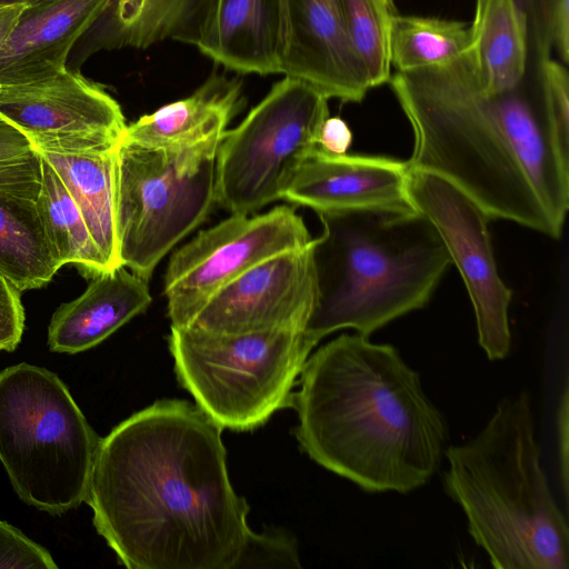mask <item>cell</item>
Listing matches in <instances>:
<instances>
[{
    "label": "cell",
    "mask_w": 569,
    "mask_h": 569,
    "mask_svg": "<svg viewBox=\"0 0 569 569\" xmlns=\"http://www.w3.org/2000/svg\"><path fill=\"white\" fill-rule=\"evenodd\" d=\"M532 73L488 92L465 53L395 72L389 83L413 132L410 169L450 181L490 218L559 238L569 210V77L552 57Z\"/></svg>",
    "instance_id": "1"
},
{
    "label": "cell",
    "mask_w": 569,
    "mask_h": 569,
    "mask_svg": "<svg viewBox=\"0 0 569 569\" xmlns=\"http://www.w3.org/2000/svg\"><path fill=\"white\" fill-rule=\"evenodd\" d=\"M221 428L186 401L161 400L100 439L86 503L130 569H233L249 506L233 490Z\"/></svg>",
    "instance_id": "2"
},
{
    "label": "cell",
    "mask_w": 569,
    "mask_h": 569,
    "mask_svg": "<svg viewBox=\"0 0 569 569\" xmlns=\"http://www.w3.org/2000/svg\"><path fill=\"white\" fill-rule=\"evenodd\" d=\"M300 376L296 437L315 462L370 493H409L439 470L447 421L395 346L342 333Z\"/></svg>",
    "instance_id": "3"
},
{
    "label": "cell",
    "mask_w": 569,
    "mask_h": 569,
    "mask_svg": "<svg viewBox=\"0 0 569 569\" xmlns=\"http://www.w3.org/2000/svg\"><path fill=\"white\" fill-rule=\"evenodd\" d=\"M445 457L443 489L492 567L568 569V520L541 465L527 390L501 400L480 431Z\"/></svg>",
    "instance_id": "4"
},
{
    "label": "cell",
    "mask_w": 569,
    "mask_h": 569,
    "mask_svg": "<svg viewBox=\"0 0 569 569\" xmlns=\"http://www.w3.org/2000/svg\"><path fill=\"white\" fill-rule=\"evenodd\" d=\"M317 298L305 332L316 346L353 329L370 337L423 308L451 264L432 223L411 207L318 212Z\"/></svg>",
    "instance_id": "5"
},
{
    "label": "cell",
    "mask_w": 569,
    "mask_h": 569,
    "mask_svg": "<svg viewBox=\"0 0 569 569\" xmlns=\"http://www.w3.org/2000/svg\"><path fill=\"white\" fill-rule=\"evenodd\" d=\"M100 439L57 373L0 371V462L24 503L61 516L84 502Z\"/></svg>",
    "instance_id": "6"
},
{
    "label": "cell",
    "mask_w": 569,
    "mask_h": 569,
    "mask_svg": "<svg viewBox=\"0 0 569 569\" xmlns=\"http://www.w3.org/2000/svg\"><path fill=\"white\" fill-rule=\"evenodd\" d=\"M180 385L221 429H256L291 406L292 387L315 345L305 330L216 333L171 327L168 338Z\"/></svg>",
    "instance_id": "7"
},
{
    "label": "cell",
    "mask_w": 569,
    "mask_h": 569,
    "mask_svg": "<svg viewBox=\"0 0 569 569\" xmlns=\"http://www.w3.org/2000/svg\"><path fill=\"white\" fill-rule=\"evenodd\" d=\"M212 150L169 151L131 142L114 148V228L120 266L149 280L161 259L208 217Z\"/></svg>",
    "instance_id": "8"
},
{
    "label": "cell",
    "mask_w": 569,
    "mask_h": 569,
    "mask_svg": "<svg viewBox=\"0 0 569 569\" xmlns=\"http://www.w3.org/2000/svg\"><path fill=\"white\" fill-rule=\"evenodd\" d=\"M328 98L288 76L233 129L216 154V202L231 214H251L282 199L297 169L318 148L329 117Z\"/></svg>",
    "instance_id": "9"
},
{
    "label": "cell",
    "mask_w": 569,
    "mask_h": 569,
    "mask_svg": "<svg viewBox=\"0 0 569 569\" xmlns=\"http://www.w3.org/2000/svg\"><path fill=\"white\" fill-rule=\"evenodd\" d=\"M311 241L303 219L287 204L251 217L234 213L200 231L167 267L163 293L171 327L189 326L214 292L248 269Z\"/></svg>",
    "instance_id": "10"
},
{
    "label": "cell",
    "mask_w": 569,
    "mask_h": 569,
    "mask_svg": "<svg viewBox=\"0 0 569 569\" xmlns=\"http://www.w3.org/2000/svg\"><path fill=\"white\" fill-rule=\"evenodd\" d=\"M409 204L435 227L460 272L471 300L478 342L490 360L511 348L509 307L512 291L496 264L487 212L466 192L432 172L409 168Z\"/></svg>",
    "instance_id": "11"
},
{
    "label": "cell",
    "mask_w": 569,
    "mask_h": 569,
    "mask_svg": "<svg viewBox=\"0 0 569 569\" xmlns=\"http://www.w3.org/2000/svg\"><path fill=\"white\" fill-rule=\"evenodd\" d=\"M0 117L38 151L78 153L116 147L127 127L119 103L79 72L0 84Z\"/></svg>",
    "instance_id": "12"
},
{
    "label": "cell",
    "mask_w": 569,
    "mask_h": 569,
    "mask_svg": "<svg viewBox=\"0 0 569 569\" xmlns=\"http://www.w3.org/2000/svg\"><path fill=\"white\" fill-rule=\"evenodd\" d=\"M316 298L310 242L270 257L221 287L189 326L229 335L305 330Z\"/></svg>",
    "instance_id": "13"
},
{
    "label": "cell",
    "mask_w": 569,
    "mask_h": 569,
    "mask_svg": "<svg viewBox=\"0 0 569 569\" xmlns=\"http://www.w3.org/2000/svg\"><path fill=\"white\" fill-rule=\"evenodd\" d=\"M280 0H189L171 39L196 47L226 69L281 73Z\"/></svg>",
    "instance_id": "14"
},
{
    "label": "cell",
    "mask_w": 569,
    "mask_h": 569,
    "mask_svg": "<svg viewBox=\"0 0 569 569\" xmlns=\"http://www.w3.org/2000/svg\"><path fill=\"white\" fill-rule=\"evenodd\" d=\"M281 73L328 99L360 102L371 89L352 50L340 0H284Z\"/></svg>",
    "instance_id": "15"
},
{
    "label": "cell",
    "mask_w": 569,
    "mask_h": 569,
    "mask_svg": "<svg viewBox=\"0 0 569 569\" xmlns=\"http://www.w3.org/2000/svg\"><path fill=\"white\" fill-rule=\"evenodd\" d=\"M408 174L407 161L383 156L330 154L317 148L299 166L282 199L317 213L411 207Z\"/></svg>",
    "instance_id": "16"
},
{
    "label": "cell",
    "mask_w": 569,
    "mask_h": 569,
    "mask_svg": "<svg viewBox=\"0 0 569 569\" xmlns=\"http://www.w3.org/2000/svg\"><path fill=\"white\" fill-rule=\"evenodd\" d=\"M111 0H38L26 4L0 50V84L37 81L67 70L76 44Z\"/></svg>",
    "instance_id": "17"
},
{
    "label": "cell",
    "mask_w": 569,
    "mask_h": 569,
    "mask_svg": "<svg viewBox=\"0 0 569 569\" xmlns=\"http://www.w3.org/2000/svg\"><path fill=\"white\" fill-rule=\"evenodd\" d=\"M243 102L238 79L212 72L189 97L127 124L122 137L143 147L177 152L218 149Z\"/></svg>",
    "instance_id": "18"
},
{
    "label": "cell",
    "mask_w": 569,
    "mask_h": 569,
    "mask_svg": "<svg viewBox=\"0 0 569 569\" xmlns=\"http://www.w3.org/2000/svg\"><path fill=\"white\" fill-rule=\"evenodd\" d=\"M148 280L120 266L92 278L77 299L62 303L48 327V347L74 355L106 340L151 303Z\"/></svg>",
    "instance_id": "19"
},
{
    "label": "cell",
    "mask_w": 569,
    "mask_h": 569,
    "mask_svg": "<svg viewBox=\"0 0 569 569\" xmlns=\"http://www.w3.org/2000/svg\"><path fill=\"white\" fill-rule=\"evenodd\" d=\"M466 57L485 91L511 90L525 81L529 39L525 16L515 0H476Z\"/></svg>",
    "instance_id": "20"
},
{
    "label": "cell",
    "mask_w": 569,
    "mask_h": 569,
    "mask_svg": "<svg viewBox=\"0 0 569 569\" xmlns=\"http://www.w3.org/2000/svg\"><path fill=\"white\" fill-rule=\"evenodd\" d=\"M114 148L78 153L37 150L73 198L110 270L120 267L114 228Z\"/></svg>",
    "instance_id": "21"
},
{
    "label": "cell",
    "mask_w": 569,
    "mask_h": 569,
    "mask_svg": "<svg viewBox=\"0 0 569 569\" xmlns=\"http://www.w3.org/2000/svg\"><path fill=\"white\" fill-rule=\"evenodd\" d=\"M61 267L36 199L0 190V273L22 292L44 286Z\"/></svg>",
    "instance_id": "22"
},
{
    "label": "cell",
    "mask_w": 569,
    "mask_h": 569,
    "mask_svg": "<svg viewBox=\"0 0 569 569\" xmlns=\"http://www.w3.org/2000/svg\"><path fill=\"white\" fill-rule=\"evenodd\" d=\"M41 180L37 208L61 266L73 264L90 277L109 271L77 203L53 167L40 156Z\"/></svg>",
    "instance_id": "23"
},
{
    "label": "cell",
    "mask_w": 569,
    "mask_h": 569,
    "mask_svg": "<svg viewBox=\"0 0 569 569\" xmlns=\"http://www.w3.org/2000/svg\"><path fill=\"white\" fill-rule=\"evenodd\" d=\"M469 26L435 17L395 18L390 38V61L396 72H411L448 66L468 49Z\"/></svg>",
    "instance_id": "24"
},
{
    "label": "cell",
    "mask_w": 569,
    "mask_h": 569,
    "mask_svg": "<svg viewBox=\"0 0 569 569\" xmlns=\"http://www.w3.org/2000/svg\"><path fill=\"white\" fill-rule=\"evenodd\" d=\"M340 4L349 41L370 88L389 83L391 30L399 14L393 0H340Z\"/></svg>",
    "instance_id": "25"
},
{
    "label": "cell",
    "mask_w": 569,
    "mask_h": 569,
    "mask_svg": "<svg viewBox=\"0 0 569 569\" xmlns=\"http://www.w3.org/2000/svg\"><path fill=\"white\" fill-rule=\"evenodd\" d=\"M188 1L111 0L98 20L104 23L102 46L144 49L170 38Z\"/></svg>",
    "instance_id": "26"
},
{
    "label": "cell",
    "mask_w": 569,
    "mask_h": 569,
    "mask_svg": "<svg viewBox=\"0 0 569 569\" xmlns=\"http://www.w3.org/2000/svg\"><path fill=\"white\" fill-rule=\"evenodd\" d=\"M528 30L530 61L552 57L569 60V0H515ZM553 58V57H552Z\"/></svg>",
    "instance_id": "27"
},
{
    "label": "cell",
    "mask_w": 569,
    "mask_h": 569,
    "mask_svg": "<svg viewBox=\"0 0 569 569\" xmlns=\"http://www.w3.org/2000/svg\"><path fill=\"white\" fill-rule=\"evenodd\" d=\"M41 159L30 140L0 117V190L36 199Z\"/></svg>",
    "instance_id": "28"
},
{
    "label": "cell",
    "mask_w": 569,
    "mask_h": 569,
    "mask_svg": "<svg viewBox=\"0 0 569 569\" xmlns=\"http://www.w3.org/2000/svg\"><path fill=\"white\" fill-rule=\"evenodd\" d=\"M295 538L282 530L257 533L248 530L233 569L300 568Z\"/></svg>",
    "instance_id": "29"
},
{
    "label": "cell",
    "mask_w": 569,
    "mask_h": 569,
    "mask_svg": "<svg viewBox=\"0 0 569 569\" xmlns=\"http://www.w3.org/2000/svg\"><path fill=\"white\" fill-rule=\"evenodd\" d=\"M50 552L0 519V569H57Z\"/></svg>",
    "instance_id": "30"
},
{
    "label": "cell",
    "mask_w": 569,
    "mask_h": 569,
    "mask_svg": "<svg viewBox=\"0 0 569 569\" xmlns=\"http://www.w3.org/2000/svg\"><path fill=\"white\" fill-rule=\"evenodd\" d=\"M24 329L20 291L0 273V351H13Z\"/></svg>",
    "instance_id": "31"
},
{
    "label": "cell",
    "mask_w": 569,
    "mask_h": 569,
    "mask_svg": "<svg viewBox=\"0 0 569 569\" xmlns=\"http://www.w3.org/2000/svg\"><path fill=\"white\" fill-rule=\"evenodd\" d=\"M352 142V132L340 117H327L318 134V148L330 154H346Z\"/></svg>",
    "instance_id": "32"
},
{
    "label": "cell",
    "mask_w": 569,
    "mask_h": 569,
    "mask_svg": "<svg viewBox=\"0 0 569 569\" xmlns=\"http://www.w3.org/2000/svg\"><path fill=\"white\" fill-rule=\"evenodd\" d=\"M568 383L566 381L556 412L559 478L565 498L568 496Z\"/></svg>",
    "instance_id": "33"
},
{
    "label": "cell",
    "mask_w": 569,
    "mask_h": 569,
    "mask_svg": "<svg viewBox=\"0 0 569 569\" xmlns=\"http://www.w3.org/2000/svg\"><path fill=\"white\" fill-rule=\"evenodd\" d=\"M26 4L0 3V50L14 29Z\"/></svg>",
    "instance_id": "34"
},
{
    "label": "cell",
    "mask_w": 569,
    "mask_h": 569,
    "mask_svg": "<svg viewBox=\"0 0 569 569\" xmlns=\"http://www.w3.org/2000/svg\"><path fill=\"white\" fill-rule=\"evenodd\" d=\"M38 0H0V3L9 4V3H23V4H30Z\"/></svg>",
    "instance_id": "35"
},
{
    "label": "cell",
    "mask_w": 569,
    "mask_h": 569,
    "mask_svg": "<svg viewBox=\"0 0 569 569\" xmlns=\"http://www.w3.org/2000/svg\"><path fill=\"white\" fill-rule=\"evenodd\" d=\"M283 3H284V0H280V8H281V12H282Z\"/></svg>",
    "instance_id": "36"
}]
</instances>
